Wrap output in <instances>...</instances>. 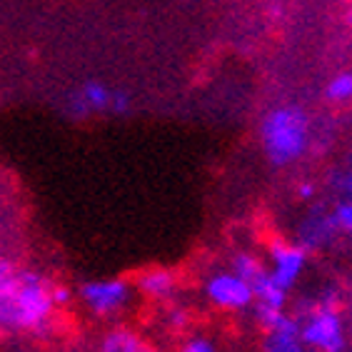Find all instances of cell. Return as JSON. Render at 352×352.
Wrapping results in <instances>:
<instances>
[{"mask_svg": "<svg viewBox=\"0 0 352 352\" xmlns=\"http://www.w3.org/2000/svg\"><path fill=\"white\" fill-rule=\"evenodd\" d=\"M300 335L312 352H345L347 330L340 315L338 295L322 292L320 298L307 300L300 305Z\"/></svg>", "mask_w": 352, "mask_h": 352, "instance_id": "3957f363", "label": "cell"}, {"mask_svg": "<svg viewBox=\"0 0 352 352\" xmlns=\"http://www.w3.org/2000/svg\"><path fill=\"white\" fill-rule=\"evenodd\" d=\"M98 352H155V347L148 340L140 338L135 330L130 327H116L100 340Z\"/></svg>", "mask_w": 352, "mask_h": 352, "instance_id": "30bf717a", "label": "cell"}, {"mask_svg": "<svg viewBox=\"0 0 352 352\" xmlns=\"http://www.w3.org/2000/svg\"><path fill=\"white\" fill-rule=\"evenodd\" d=\"M325 98L332 102H347L352 100V70L332 75L325 85Z\"/></svg>", "mask_w": 352, "mask_h": 352, "instance_id": "7c38bea8", "label": "cell"}, {"mask_svg": "<svg viewBox=\"0 0 352 352\" xmlns=\"http://www.w3.org/2000/svg\"><path fill=\"white\" fill-rule=\"evenodd\" d=\"M53 285L38 272H21V283L6 302H0V325L21 330H43L55 310Z\"/></svg>", "mask_w": 352, "mask_h": 352, "instance_id": "7a4b0ae2", "label": "cell"}, {"mask_svg": "<svg viewBox=\"0 0 352 352\" xmlns=\"http://www.w3.org/2000/svg\"><path fill=\"white\" fill-rule=\"evenodd\" d=\"M168 322L173 330H183V327L188 325V312H185L183 307H173V310L168 312Z\"/></svg>", "mask_w": 352, "mask_h": 352, "instance_id": "9a60e30c", "label": "cell"}, {"mask_svg": "<svg viewBox=\"0 0 352 352\" xmlns=\"http://www.w3.org/2000/svg\"><path fill=\"white\" fill-rule=\"evenodd\" d=\"M260 145L272 168L298 163L310 148V118L300 105H278L260 122Z\"/></svg>", "mask_w": 352, "mask_h": 352, "instance_id": "6da1fadb", "label": "cell"}, {"mask_svg": "<svg viewBox=\"0 0 352 352\" xmlns=\"http://www.w3.org/2000/svg\"><path fill=\"white\" fill-rule=\"evenodd\" d=\"M260 352H312L300 335V318L285 310L267 330H265Z\"/></svg>", "mask_w": 352, "mask_h": 352, "instance_id": "ba28073f", "label": "cell"}, {"mask_svg": "<svg viewBox=\"0 0 352 352\" xmlns=\"http://www.w3.org/2000/svg\"><path fill=\"white\" fill-rule=\"evenodd\" d=\"M177 352H217V347H215L212 340L203 338V335H195V338L185 340Z\"/></svg>", "mask_w": 352, "mask_h": 352, "instance_id": "5bb4252c", "label": "cell"}, {"mask_svg": "<svg viewBox=\"0 0 352 352\" xmlns=\"http://www.w3.org/2000/svg\"><path fill=\"white\" fill-rule=\"evenodd\" d=\"M232 270H235L237 275H243V278L252 285L265 270H267V263H263V260H260L258 255H252V252H237L235 258H232Z\"/></svg>", "mask_w": 352, "mask_h": 352, "instance_id": "8fae6325", "label": "cell"}, {"mask_svg": "<svg viewBox=\"0 0 352 352\" xmlns=\"http://www.w3.org/2000/svg\"><path fill=\"white\" fill-rule=\"evenodd\" d=\"M135 287L142 298L170 300L177 290V275L168 267H148L138 275Z\"/></svg>", "mask_w": 352, "mask_h": 352, "instance_id": "9c48e42d", "label": "cell"}, {"mask_svg": "<svg viewBox=\"0 0 352 352\" xmlns=\"http://www.w3.org/2000/svg\"><path fill=\"white\" fill-rule=\"evenodd\" d=\"M312 195H315V185H312V183H300V188H298L300 200H310Z\"/></svg>", "mask_w": 352, "mask_h": 352, "instance_id": "e0dca14e", "label": "cell"}, {"mask_svg": "<svg viewBox=\"0 0 352 352\" xmlns=\"http://www.w3.org/2000/svg\"><path fill=\"white\" fill-rule=\"evenodd\" d=\"M80 300L82 305L93 312L95 318H113L120 315L133 300V285L122 278H110V280H93L80 287Z\"/></svg>", "mask_w": 352, "mask_h": 352, "instance_id": "5b68a950", "label": "cell"}, {"mask_svg": "<svg viewBox=\"0 0 352 352\" xmlns=\"http://www.w3.org/2000/svg\"><path fill=\"white\" fill-rule=\"evenodd\" d=\"M267 267H270L272 278L278 280L285 290H292L307 267V248L302 243L270 240V245H267Z\"/></svg>", "mask_w": 352, "mask_h": 352, "instance_id": "8992f818", "label": "cell"}, {"mask_svg": "<svg viewBox=\"0 0 352 352\" xmlns=\"http://www.w3.org/2000/svg\"><path fill=\"white\" fill-rule=\"evenodd\" d=\"M78 113H93V110H113V113H128L130 95L125 90H110L98 80L82 82L73 100Z\"/></svg>", "mask_w": 352, "mask_h": 352, "instance_id": "52a82bcc", "label": "cell"}, {"mask_svg": "<svg viewBox=\"0 0 352 352\" xmlns=\"http://www.w3.org/2000/svg\"><path fill=\"white\" fill-rule=\"evenodd\" d=\"M205 298L212 307L223 312H243L255 305L252 285L235 270H217L205 280Z\"/></svg>", "mask_w": 352, "mask_h": 352, "instance_id": "277c9868", "label": "cell"}, {"mask_svg": "<svg viewBox=\"0 0 352 352\" xmlns=\"http://www.w3.org/2000/svg\"><path fill=\"white\" fill-rule=\"evenodd\" d=\"M335 217V225H338V230L342 232H352V195L347 197L345 203H340L332 212Z\"/></svg>", "mask_w": 352, "mask_h": 352, "instance_id": "4fadbf2b", "label": "cell"}, {"mask_svg": "<svg viewBox=\"0 0 352 352\" xmlns=\"http://www.w3.org/2000/svg\"><path fill=\"white\" fill-rule=\"evenodd\" d=\"M350 25H352V13H350Z\"/></svg>", "mask_w": 352, "mask_h": 352, "instance_id": "ac0fdd59", "label": "cell"}, {"mask_svg": "<svg viewBox=\"0 0 352 352\" xmlns=\"http://www.w3.org/2000/svg\"><path fill=\"white\" fill-rule=\"evenodd\" d=\"M53 300L55 305H68L70 300H73V295H70V290L65 285H53Z\"/></svg>", "mask_w": 352, "mask_h": 352, "instance_id": "2e32d148", "label": "cell"}]
</instances>
